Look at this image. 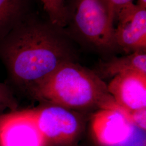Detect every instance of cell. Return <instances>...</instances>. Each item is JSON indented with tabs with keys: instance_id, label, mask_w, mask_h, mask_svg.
<instances>
[{
	"instance_id": "cell-15",
	"label": "cell",
	"mask_w": 146,
	"mask_h": 146,
	"mask_svg": "<svg viewBox=\"0 0 146 146\" xmlns=\"http://www.w3.org/2000/svg\"><path fill=\"white\" fill-rule=\"evenodd\" d=\"M137 5L141 7L146 8V0H138Z\"/></svg>"
},
{
	"instance_id": "cell-10",
	"label": "cell",
	"mask_w": 146,
	"mask_h": 146,
	"mask_svg": "<svg viewBox=\"0 0 146 146\" xmlns=\"http://www.w3.org/2000/svg\"><path fill=\"white\" fill-rule=\"evenodd\" d=\"M25 0H0V31L21 15Z\"/></svg>"
},
{
	"instance_id": "cell-2",
	"label": "cell",
	"mask_w": 146,
	"mask_h": 146,
	"mask_svg": "<svg viewBox=\"0 0 146 146\" xmlns=\"http://www.w3.org/2000/svg\"><path fill=\"white\" fill-rule=\"evenodd\" d=\"M33 98L69 110H122L99 75L74 61L60 66L37 88Z\"/></svg>"
},
{
	"instance_id": "cell-6",
	"label": "cell",
	"mask_w": 146,
	"mask_h": 146,
	"mask_svg": "<svg viewBox=\"0 0 146 146\" xmlns=\"http://www.w3.org/2000/svg\"><path fill=\"white\" fill-rule=\"evenodd\" d=\"M116 19L118 20L114 28L117 47L128 53L146 51V8L131 2L120 9Z\"/></svg>"
},
{
	"instance_id": "cell-9",
	"label": "cell",
	"mask_w": 146,
	"mask_h": 146,
	"mask_svg": "<svg viewBox=\"0 0 146 146\" xmlns=\"http://www.w3.org/2000/svg\"><path fill=\"white\" fill-rule=\"evenodd\" d=\"M131 71L146 74V51H136L125 56L113 58L104 63L101 68L102 75L111 78Z\"/></svg>"
},
{
	"instance_id": "cell-14",
	"label": "cell",
	"mask_w": 146,
	"mask_h": 146,
	"mask_svg": "<svg viewBox=\"0 0 146 146\" xmlns=\"http://www.w3.org/2000/svg\"><path fill=\"white\" fill-rule=\"evenodd\" d=\"M146 109L137 110L131 111L129 113V118L131 122L143 131H146Z\"/></svg>"
},
{
	"instance_id": "cell-17",
	"label": "cell",
	"mask_w": 146,
	"mask_h": 146,
	"mask_svg": "<svg viewBox=\"0 0 146 146\" xmlns=\"http://www.w3.org/2000/svg\"><path fill=\"white\" fill-rule=\"evenodd\" d=\"M61 1H64V0H61Z\"/></svg>"
},
{
	"instance_id": "cell-13",
	"label": "cell",
	"mask_w": 146,
	"mask_h": 146,
	"mask_svg": "<svg viewBox=\"0 0 146 146\" xmlns=\"http://www.w3.org/2000/svg\"><path fill=\"white\" fill-rule=\"evenodd\" d=\"M106 5L111 20L114 22L116 16L120 9L133 0H102Z\"/></svg>"
},
{
	"instance_id": "cell-4",
	"label": "cell",
	"mask_w": 146,
	"mask_h": 146,
	"mask_svg": "<svg viewBox=\"0 0 146 146\" xmlns=\"http://www.w3.org/2000/svg\"><path fill=\"white\" fill-rule=\"evenodd\" d=\"M91 132L96 146H146V131L134 125L122 110L97 111L92 119Z\"/></svg>"
},
{
	"instance_id": "cell-16",
	"label": "cell",
	"mask_w": 146,
	"mask_h": 146,
	"mask_svg": "<svg viewBox=\"0 0 146 146\" xmlns=\"http://www.w3.org/2000/svg\"><path fill=\"white\" fill-rule=\"evenodd\" d=\"M7 114H5V115H1V116H0V127L1 126L2 124V123L3 122L4 120H5V116H6Z\"/></svg>"
},
{
	"instance_id": "cell-11",
	"label": "cell",
	"mask_w": 146,
	"mask_h": 146,
	"mask_svg": "<svg viewBox=\"0 0 146 146\" xmlns=\"http://www.w3.org/2000/svg\"><path fill=\"white\" fill-rule=\"evenodd\" d=\"M50 17L51 23L62 28L66 26L68 11L61 0H40Z\"/></svg>"
},
{
	"instance_id": "cell-1",
	"label": "cell",
	"mask_w": 146,
	"mask_h": 146,
	"mask_svg": "<svg viewBox=\"0 0 146 146\" xmlns=\"http://www.w3.org/2000/svg\"><path fill=\"white\" fill-rule=\"evenodd\" d=\"M8 83L33 98L40 84L74 54L66 34L52 23L28 22L0 39Z\"/></svg>"
},
{
	"instance_id": "cell-3",
	"label": "cell",
	"mask_w": 146,
	"mask_h": 146,
	"mask_svg": "<svg viewBox=\"0 0 146 146\" xmlns=\"http://www.w3.org/2000/svg\"><path fill=\"white\" fill-rule=\"evenodd\" d=\"M70 16L67 23L70 21L73 33L84 42L101 50L117 47L114 22L102 0H75Z\"/></svg>"
},
{
	"instance_id": "cell-8",
	"label": "cell",
	"mask_w": 146,
	"mask_h": 146,
	"mask_svg": "<svg viewBox=\"0 0 146 146\" xmlns=\"http://www.w3.org/2000/svg\"><path fill=\"white\" fill-rule=\"evenodd\" d=\"M107 88L128 116L131 111L146 108V74L131 71L118 74L111 78Z\"/></svg>"
},
{
	"instance_id": "cell-5",
	"label": "cell",
	"mask_w": 146,
	"mask_h": 146,
	"mask_svg": "<svg viewBox=\"0 0 146 146\" xmlns=\"http://www.w3.org/2000/svg\"><path fill=\"white\" fill-rule=\"evenodd\" d=\"M34 109L37 127L47 146H75L82 131V122L72 110L44 104Z\"/></svg>"
},
{
	"instance_id": "cell-7",
	"label": "cell",
	"mask_w": 146,
	"mask_h": 146,
	"mask_svg": "<svg viewBox=\"0 0 146 146\" xmlns=\"http://www.w3.org/2000/svg\"><path fill=\"white\" fill-rule=\"evenodd\" d=\"M0 146H47L33 110L7 114L0 127Z\"/></svg>"
},
{
	"instance_id": "cell-12",
	"label": "cell",
	"mask_w": 146,
	"mask_h": 146,
	"mask_svg": "<svg viewBox=\"0 0 146 146\" xmlns=\"http://www.w3.org/2000/svg\"><path fill=\"white\" fill-rule=\"evenodd\" d=\"M15 91L7 83L0 82V116L18 110Z\"/></svg>"
},
{
	"instance_id": "cell-18",
	"label": "cell",
	"mask_w": 146,
	"mask_h": 146,
	"mask_svg": "<svg viewBox=\"0 0 146 146\" xmlns=\"http://www.w3.org/2000/svg\"></svg>"
}]
</instances>
